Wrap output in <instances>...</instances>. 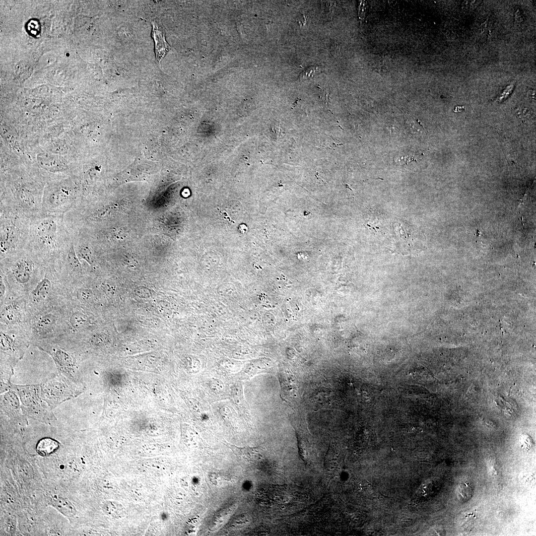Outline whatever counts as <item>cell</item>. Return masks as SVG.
<instances>
[{
    "mask_svg": "<svg viewBox=\"0 0 536 536\" xmlns=\"http://www.w3.org/2000/svg\"><path fill=\"white\" fill-rule=\"evenodd\" d=\"M71 239L64 215L41 212L30 217L26 249L34 253L47 266H54L57 258Z\"/></svg>",
    "mask_w": 536,
    "mask_h": 536,
    "instance_id": "cell-1",
    "label": "cell"
},
{
    "mask_svg": "<svg viewBox=\"0 0 536 536\" xmlns=\"http://www.w3.org/2000/svg\"><path fill=\"white\" fill-rule=\"evenodd\" d=\"M0 272L16 297H26L43 278L47 267L28 249L0 260Z\"/></svg>",
    "mask_w": 536,
    "mask_h": 536,
    "instance_id": "cell-2",
    "label": "cell"
},
{
    "mask_svg": "<svg viewBox=\"0 0 536 536\" xmlns=\"http://www.w3.org/2000/svg\"><path fill=\"white\" fill-rule=\"evenodd\" d=\"M42 184L24 175H10L2 182L0 207L29 217L41 213Z\"/></svg>",
    "mask_w": 536,
    "mask_h": 536,
    "instance_id": "cell-3",
    "label": "cell"
},
{
    "mask_svg": "<svg viewBox=\"0 0 536 536\" xmlns=\"http://www.w3.org/2000/svg\"><path fill=\"white\" fill-rule=\"evenodd\" d=\"M30 217L13 209L0 207V260L26 248Z\"/></svg>",
    "mask_w": 536,
    "mask_h": 536,
    "instance_id": "cell-4",
    "label": "cell"
},
{
    "mask_svg": "<svg viewBox=\"0 0 536 536\" xmlns=\"http://www.w3.org/2000/svg\"><path fill=\"white\" fill-rule=\"evenodd\" d=\"M25 299L31 318L47 309L68 303L66 286L60 279L54 266L46 267L43 278Z\"/></svg>",
    "mask_w": 536,
    "mask_h": 536,
    "instance_id": "cell-5",
    "label": "cell"
},
{
    "mask_svg": "<svg viewBox=\"0 0 536 536\" xmlns=\"http://www.w3.org/2000/svg\"><path fill=\"white\" fill-rule=\"evenodd\" d=\"M82 199L83 191L77 179L50 183L43 194L41 212L64 215L75 207Z\"/></svg>",
    "mask_w": 536,
    "mask_h": 536,
    "instance_id": "cell-6",
    "label": "cell"
},
{
    "mask_svg": "<svg viewBox=\"0 0 536 536\" xmlns=\"http://www.w3.org/2000/svg\"><path fill=\"white\" fill-rule=\"evenodd\" d=\"M67 304L50 308L32 316L30 321V335L46 338L68 334Z\"/></svg>",
    "mask_w": 536,
    "mask_h": 536,
    "instance_id": "cell-7",
    "label": "cell"
},
{
    "mask_svg": "<svg viewBox=\"0 0 536 536\" xmlns=\"http://www.w3.org/2000/svg\"><path fill=\"white\" fill-rule=\"evenodd\" d=\"M54 267L66 287L83 283L87 270L77 256L72 237L57 258Z\"/></svg>",
    "mask_w": 536,
    "mask_h": 536,
    "instance_id": "cell-8",
    "label": "cell"
},
{
    "mask_svg": "<svg viewBox=\"0 0 536 536\" xmlns=\"http://www.w3.org/2000/svg\"><path fill=\"white\" fill-rule=\"evenodd\" d=\"M30 319L25 297H12L0 304V325L30 327Z\"/></svg>",
    "mask_w": 536,
    "mask_h": 536,
    "instance_id": "cell-9",
    "label": "cell"
},
{
    "mask_svg": "<svg viewBox=\"0 0 536 536\" xmlns=\"http://www.w3.org/2000/svg\"><path fill=\"white\" fill-rule=\"evenodd\" d=\"M152 36L155 46L156 59L160 62L169 50V46L165 40V34L162 28L155 21L152 22Z\"/></svg>",
    "mask_w": 536,
    "mask_h": 536,
    "instance_id": "cell-10",
    "label": "cell"
},
{
    "mask_svg": "<svg viewBox=\"0 0 536 536\" xmlns=\"http://www.w3.org/2000/svg\"><path fill=\"white\" fill-rule=\"evenodd\" d=\"M232 452L242 460L249 462L259 461L261 459L258 448L256 447H239L227 443L225 444Z\"/></svg>",
    "mask_w": 536,
    "mask_h": 536,
    "instance_id": "cell-11",
    "label": "cell"
},
{
    "mask_svg": "<svg viewBox=\"0 0 536 536\" xmlns=\"http://www.w3.org/2000/svg\"><path fill=\"white\" fill-rule=\"evenodd\" d=\"M59 443L51 438L41 439L37 444L36 451L43 456H47L54 453L59 448Z\"/></svg>",
    "mask_w": 536,
    "mask_h": 536,
    "instance_id": "cell-12",
    "label": "cell"
},
{
    "mask_svg": "<svg viewBox=\"0 0 536 536\" xmlns=\"http://www.w3.org/2000/svg\"><path fill=\"white\" fill-rule=\"evenodd\" d=\"M231 396L234 402L240 408H245V402L243 397L242 385L241 382H236L232 387Z\"/></svg>",
    "mask_w": 536,
    "mask_h": 536,
    "instance_id": "cell-13",
    "label": "cell"
},
{
    "mask_svg": "<svg viewBox=\"0 0 536 536\" xmlns=\"http://www.w3.org/2000/svg\"><path fill=\"white\" fill-rule=\"evenodd\" d=\"M32 71V68L30 64L26 62H20L15 67V74L19 79L24 80L28 78Z\"/></svg>",
    "mask_w": 536,
    "mask_h": 536,
    "instance_id": "cell-14",
    "label": "cell"
},
{
    "mask_svg": "<svg viewBox=\"0 0 536 536\" xmlns=\"http://www.w3.org/2000/svg\"><path fill=\"white\" fill-rule=\"evenodd\" d=\"M322 69V67L319 66L309 67L301 73L299 78L300 79H307L310 78V77H313L321 72Z\"/></svg>",
    "mask_w": 536,
    "mask_h": 536,
    "instance_id": "cell-15",
    "label": "cell"
},
{
    "mask_svg": "<svg viewBox=\"0 0 536 536\" xmlns=\"http://www.w3.org/2000/svg\"><path fill=\"white\" fill-rule=\"evenodd\" d=\"M57 506L61 512L67 515H70L69 514H72L74 510L72 507H70V503L65 501H59L57 503Z\"/></svg>",
    "mask_w": 536,
    "mask_h": 536,
    "instance_id": "cell-16",
    "label": "cell"
},
{
    "mask_svg": "<svg viewBox=\"0 0 536 536\" xmlns=\"http://www.w3.org/2000/svg\"><path fill=\"white\" fill-rule=\"evenodd\" d=\"M134 292L136 295L141 298H149L151 296V291L146 287L139 286L135 288Z\"/></svg>",
    "mask_w": 536,
    "mask_h": 536,
    "instance_id": "cell-17",
    "label": "cell"
},
{
    "mask_svg": "<svg viewBox=\"0 0 536 536\" xmlns=\"http://www.w3.org/2000/svg\"><path fill=\"white\" fill-rule=\"evenodd\" d=\"M209 387L213 391L219 392L223 389V385L221 381L214 379L209 382Z\"/></svg>",
    "mask_w": 536,
    "mask_h": 536,
    "instance_id": "cell-18",
    "label": "cell"
}]
</instances>
